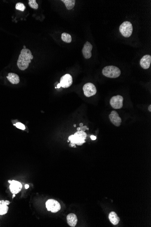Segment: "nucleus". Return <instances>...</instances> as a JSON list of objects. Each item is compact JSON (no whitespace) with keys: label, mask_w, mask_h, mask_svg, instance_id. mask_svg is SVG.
<instances>
[{"label":"nucleus","mask_w":151,"mask_h":227,"mask_svg":"<svg viewBox=\"0 0 151 227\" xmlns=\"http://www.w3.org/2000/svg\"><path fill=\"white\" fill-rule=\"evenodd\" d=\"M91 138L92 140H96L97 139V137L95 136L92 135L91 136Z\"/></svg>","instance_id":"5701e85b"},{"label":"nucleus","mask_w":151,"mask_h":227,"mask_svg":"<svg viewBox=\"0 0 151 227\" xmlns=\"http://www.w3.org/2000/svg\"><path fill=\"white\" fill-rule=\"evenodd\" d=\"M15 196V194H13L12 196V198L13 199Z\"/></svg>","instance_id":"c85d7f7f"},{"label":"nucleus","mask_w":151,"mask_h":227,"mask_svg":"<svg viewBox=\"0 0 151 227\" xmlns=\"http://www.w3.org/2000/svg\"><path fill=\"white\" fill-rule=\"evenodd\" d=\"M92 45L88 41H86L84 47L82 50V54L85 58L88 59L91 57V50L92 49Z\"/></svg>","instance_id":"9b49d317"},{"label":"nucleus","mask_w":151,"mask_h":227,"mask_svg":"<svg viewBox=\"0 0 151 227\" xmlns=\"http://www.w3.org/2000/svg\"><path fill=\"white\" fill-rule=\"evenodd\" d=\"M26 7L23 3L21 2H18L15 5V9L16 10H19L21 12H24Z\"/></svg>","instance_id":"aec40b11"},{"label":"nucleus","mask_w":151,"mask_h":227,"mask_svg":"<svg viewBox=\"0 0 151 227\" xmlns=\"http://www.w3.org/2000/svg\"><path fill=\"white\" fill-rule=\"evenodd\" d=\"M10 204V202L8 200L0 201V215H3L7 214L9 209L7 205Z\"/></svg>","instance_id":"ddd939ff"},{"label":"nucleus","mask_w":151,"mask_h":227,"mask_svg":"<svg viewBox=\"0 0 151 227\" xmlns=\"http://www.w3.org/2000/svg\"><path fill=\"white\" fill-rule=\"evenodd\" d=\"M8 182H9L10 184H11V183H12V181H11V180H8Z\"/></svg>","instance_id":"7c9ffc66"},{"label":"nucleus","mask_w":151,"mask_h":227,"mask_svg":"<svg viewBox=\"0 0 151 227\" xmlns=\"http://www.w3.org/2000/svg\"><path fill=\"white\" fill-rule=\"evenodd\" d=\"M69 142V140H68V142Z\"/></svg>","instance_id":"473e14b6"},{"label":"nucleus","mask_w":151,"mask_h":227,"mask_svg":"<svg viewBox=\"0 0 151 227\" xmlns=\"http://www.w3.org/2000/svg\"><path fill=\"white\" fill-rule=\"evenodd\" d=\"M148 110L150 112H151V105H149V106L148 107Z\"/></svg>","instance_id":"a878e982"},{"label":"nucleus","mask_w":151,"mask_h":227,"mask_svg":"<svg viewBox=\"0 0 151 227\" xmlns=\"http://www.w3.org/2000/svg\"><path fill=\"white\" fill-rule=\"evenodd\" d=\"M46 207L48 211L52 213H57L60 211L61 209V205L60 203L54 199H50L47 200L46 202Z\"/></svg>","instance_id":"39448f33"},{"label":"nucleus","mask_w":151,"mask_h":227,"mask_svg":"<svg viewBox=\"0 0 151 227\" xmlns=\"http://www.w3.org/2000/svg\"><path fill=\"white\" fill-rule=\"evenodd\" d=\"M79 125L80 127H82L83 126V124L82 123H80Z\"/></svg>","instance_id":"bb28decb"},{"label":"nucleus","mask_w":151,"mask_h":227,"mask_svg":"<svg viewBox=\"0 0 151 227\" xmlns=\"http://www.w3.org/2000/svg\"><path fill=\"white\" fill-rule=\"evenodd\" d=\"M109 218L113 225H117L120 222V218L118 217V215L115 212H111L109 214Z\"/></svg>","instance_id":"dca6fc26"},{"label":"nucleus","mask_w":151,"mask_h":227,"mask_svg":"<svg viewBox=\"0 0 151 227\" xmlns=\"http://www.w3.org/2000/svg\"><path fill=\"white\" fill-rule=\"evenodd\" d=\"M89 128H87V126H82V127H81L80 128V130L81 131H85L86 130H89Z\"/></svg>","instance_id":"4be33fe9"},{"label":"nucleus","mask_w":151,"mask_h":227,"mask_svg":"<svg viewBox=\"0 0 151 227\" xmlns=\"http://www.w3.org/2000/svg\"><path fill=\"white\" fill-rule=\"evenodd\" d=\"M83 90L85 95L87 97L94 96L97 92L96 86L91 82H88L85 84L83 86Z\"/></svg>","instance_id":"423d86ee"},{"label":"nucleus","mask_w":151,"mask_h":227,"mask_svg":"<svg viewBox=\"0 0 151 227\" xmlns=\"http://www.w3.org/2000/svg\"><path fill=\"white\" fill-rule=\"evenodd\" d=\"M62 1L65 4L66 7L68 10H71L73 8L76 2L75 0H62Z\"/></svg>","instance_id":"f3484780"},{"label":"nucleus","mask_w":151,"mask_h":227,"mask_svg":"<svg viewBox=\"0 0 151 227\" xmlns=\"http://www.w3.org/2000/svg\"><path fill=\"white\" fill-rule=\"evenodd\" d=\"M29 5L30 7L33 9H37L38 5L36 0H29Z\"/></svg>","instance_id":"6ab92c4d"},{"label":"nucleus","mask_w":151,"mask_h":227,"mask_svg":"<svg viewBox=\"0 0 151 227\" xmlns=\"http://www.w3.org/2000/svg\"><path fill=\"white\" fill-rule=\"evenodd\" d=\"M67 223L69 226L72 227H75L78 223V218L75 214L71 213L67 217Z\"/></svg>","instance_id":"4468645a"},{"label":"nucleus","mask_w":151,"mask_h":227,"mask_svg":"<svg viewBox=\"0 0 151 227\" xmlns=\"http://www.w3.org/2000/svg\"><path fill=\"white\" fill-rule=\"evenodd\" d=\"M14 125L15 126V127L17 128L22 130H24L25 129V126L23 124H22V123H16V124Z\"/></svg>","instance_id":"412c9836"},{"label":"nucleus","mask_w":151,"mask_h":227,"mask_svg":"<svg viewBox=\"0 0 151 227\" xmlns=\"http://www.w3.org/2000/svg\"><path fill=\"white\" fill-rule=\"evenodd\" d=\"M102 74L108 78H116L120 76L121 71L116 66H108L105 67L103 69Z\"/></svg>","instance_id":"7ed1b4c3"},{"label":"nucleus","mask_w":151,"mask_h":227,"mask_svg":"<svg viewBox=\"0 0 151 227\" xmlns=\"http://www.w3.org/2000/svg\"><path fill=\"white\" fill-rule=\"evenodd\" d=\"M29 187H30V186H29V185H25V189H28V188H29Z\"/></svg>","instance_id":"b1692460"},{"label":"nucleus","mask_w":151,"mask_h":227,"mask_svg":"<svg viewBox=\"0 0 151 227\" xmlns=\"http://www.w3.org/2000/svg\"><path fill=\"white\" fill-rule=\"evenodd\" d=\"M61 87V86L60 84V83H58L57 85V88H60Z\"/></svg>","instance_id":"393cba45"},{"label":"nucleus","mask_w":151,"mask_h":227,"mask_svg":"<svg viewBox=\"0 0 151 227\" xmlns=\"http://www.w3.org/2000/svg\"><path fill=\"white\" fill-rule=\"evenodd\" d=\"M7 79L13 85H16L20 82V78L19 76L14 73H9L7 76Z\"/></svg>","instance_id":"2eb2a0df"},{"label":"nucleus","mask_w":151,"mask_h":227,"mask_svg":"<svg viewBox=\"0 0 151 227\" xmlns=\"http://www.w3.org/2000/svg\"><path fill=\"white\" fill-rule=\"evenodd\" d=\"M133 26L129 21L123 22L120 27V31L122 36L125 37H129L133 32Z\"/></svg>","instance_id":"20e7f679"},{"label":"nucleus","mask_w":151,"mask_h":227,"mask_svg":"<svg viewBox=\"0 0 151 227\" xmlns=\"http://www.w3.org/2000/svg\"><path fill=\"white\" fill-rule=\"evenodd\" d=\"M61 38L62 41H64L65 42L69 43L71 42V41H72V37L69 34L63 33L62 34Z\"/></svg>","instance_id":"a211bd4d"},{"label":"nucleus","mask_w":151,"mask_h":227,"mask_svg":"<svg viewBox=\"0 0 151 227\" xmlns=\"http://www.w3.org/2000/svg\"><path fill=\"white\" fill-rule=\"evenodd\" d=\"M10 185V191L13 194H18L21 191L22 188V185L21 183L16 180L12 181Z\"/></svg>","instance_id":"9d476101"},{"label":"nucleus","mask_w":151,"mask_h":227,"mask_svg":"<svg viewBox=\"0 0 151 227\" xmlns=\"http://www.w3.org/2000/svg\"><path fill=\"white\" fill-rule=\"evenodd\" d=\"M123 97L121 95H117L111 98L110 104L114 109H121L123 106Z\"/></svg>","instance_id":"0eeeda50"},{"label":"nucleus","mask_w":151,"mask_h":227,"mask_svg":"<svg viewBox=\"0 0 151 227\" xmlns=\"http://www.w3.org/2000/svg\"><path fill=\"white\" fill-rule=\"evenodd\" d=\"M151 62V57L149 55H146L142 57L140 61L141 66L145 69H148Z\"/></svg>","instance_id":"f8f14e48"},{"label":"nucleus","mask_w":151,"mask_h":227,"mask_svg":"<svg viewBox=\"0 0 151 227\" xmlns=\"http://www.w3.org/2000/svg\"><path fill=\"white\" fill-rule=\"evenodd\" d=\"M23 48H24V49H26V46H25V45H24V46H23Z\"/></svg>","instance_id":"c756f323"},{"label":"nucleus","mask_w":151,"mask_h":227,"mask_svg":"<svg viewBox=\"0 0 151 227\" xmlns=\"http://www.w3.org/2000/svg\"><path fill=\"white\" fill-rule=\"evenodd\" d=\"M109 118L114 125L116 127H120L121 126L122 122L121 118H120L118 112L116 111L111 112L110 115H109Z\"/></svg>","instance_id":"1a4fd4ad"},{"label":"nucleus","mask_w":151,"mask_h":227,"mask_svg":"<svg viewBox=\"0 0 151 227\" xmlns=\"http://www.w3.org/2000/svg\"><path fill=\"white\" fill-rule=\"evenodd\" d=\"M74 127H76V124L74 125Z\"/></svg>","instance_id":"2f4dec72"},{"label":"nucleus","mask_w":151,"mask_h":227,"mask_svg":"<svg viewBox=\"0 0 151 227\" xmlns=\"http://www.w3.org/2000/svg\"><path fill=\"white\" fill-rule=\"evenodd\" d=\"M73 77L69 74H66L61 77L60 79L61 86L63 88H68L73 84Z\"/></svg>","instance_id":"6e6552de"},{"label":"nucleus","mask_w":151,"mask_h":227,"mask_svg":"<svg viewBox=\"0 0 151 227\" xmlns=\"http://www.w3.org/2000/svg\"><path fill=\"white\" fill-rule=\"evenodd\" d=\"M87 134L85 131H77L74 135H72L68 137V140L71 142L70 147H76V145L81 146L86 142L85 139Z\"/></svg>","instance_id":"f03ea898"},{"label":"nucleus","mask_w":151,"mask_h":227,"mask_svg":"<svg viewBox=\"0 0 151 227\" xmlns=\"http://www.w3.org/2000/svg\"><path fill=\"white\" fill-rule=\"evenodd\" d=\"M81 131L80 128H77V131Z\"/></svg>","instance_id":"cd10ccee"},{"label":"nucleus","mask_w":151,"mask_h":227,"mask_svg":"<svg viewBox=\"0 0 151 227\" xmlns=\"http://www.w3.org/2000/svg\"><path fill=\"white\" fill-rule=\"evenodd\" d=\"M32 53L29 49H23L21 50L18 60V67L20 70H25L28 68L29 64L30 63Z\"/></svg>","instance_id":"f257e3e1"}]
</instances>
